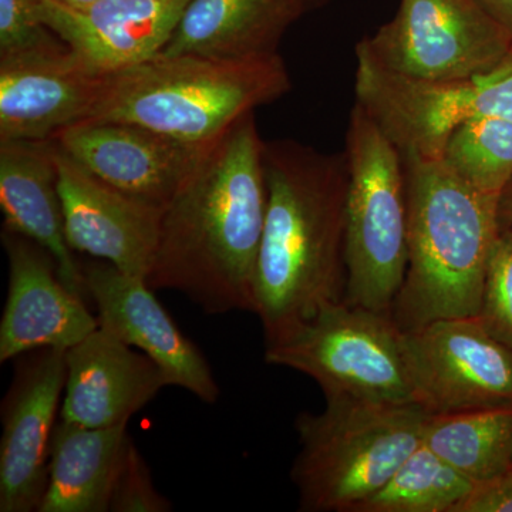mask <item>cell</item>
I'll return each instance as SVG.
<instances>
[{
  "instance_id": "9c48e42d",
  "label": "cell",
  "mask_w": 512,
  "mask_h": 512,
  "mask_svg": "<svg viewBox=\"0 0 512 512\" xmlns=\"http://www.w3.org/2000/svg\"><path fill=\"white\" fill-rule=\"evenodd\" d=\"M359 45L389 72L453 82L490 74L512 55V35L476 0H400Z\"/></svg>"
},
{
  "instance_id": "83f0119b",
  "label": "cell",
  "mask_w": 512,
  "mask_h": 512,
  "mask_svg": "<svg viewBox=\"0 0 512 512\" xmlns=\"http://www.w3.org/2000/svg\"><path fill=\"white\" fill-rule=\"evenodd\" d=\"M460 512H512V466L500 477L477 487Z\"/></svg>"
},
{
  "instance_id": "d4e9b609",
  "label": "cell",
  "mask_w": 512,
  "mask_h": 512,
  "mask_svg": "<svg viewBox=\"0 0 512 512\" xmlns=\"http://www.w3.org/2000/svg\"><path fill=\"white\" fill-rule=\"evenodd\" d=\"M478 318L512 348V232L500 229L488 258Z\"/></svg>"
},
{
  "instance_id": "7c38bea8",
  "label": "cell",
  "mask_w": 512,
  "mask_h": 512,
  "mask_svg": "<svg viewBox=\"0 0 512 512\" xmlns=\"http://www.w3.org/2000/svg\"><path fill=\"white\" fill-rule=\"evenodd\" d=\"M67 350L18 357L2 404L0 512L39 511L49 481L50 448L62 409Z\"/></svg>"
},
{
  "instance_id": "f546056e",
  "label": "cell",
  "mask_w": 512,
  "mask_h": 512,
  "mask_svg": "<svg viewBox=\"0 0 512 512\" xmlns=\"http://www.w3.org/2000/svg\"><path fill=\"white\" fill-rule=\"evenodd\" d=\"M498 225L503 231L512 232V181L498 198Z\"/></svg>"
},
{
  "instance_id": "52a82bcc",
  "label": "cell",
  "mask_w": 512,
  "mask_h": 512,
  "mask_svg": "<svg viewBox=\"0 0 512 512\" xmlns=\"http://www.w3.org/2000/svg\"><path fill=\"white\" fill-rule=\"evenodd\" d=\"M265 362L311 377L326 400L417 403L392 315L343 301L265 339Z\"/></svg>"
},
{
  "instance_id": "44dd1931",
  "label": "cell",
  "mask_w": 512,
  "mask_h": 512,
  "mask_svg": "<svg viewBox=\"0 0 512 512\" xmlns=\"http://www.w3.org/2000/svg\"><path fill=\"white\" fill-rule=\"evenodd\" d=\"M127 426L96 429L60 420L50 448L49 481L37 512H110L133 443Z\"/></svg>"
},
{
  "instance_id": "6da1fadb",
  "label": "cell",
  "mask_w": 512,
  "mask_h": 512,
  "mask_svg": "<svg viewBox=\"0 0 512 512\" xmlns=\"http://www.w3.org/2000/svg\"><path fill=\"white\" fill-rule=\"evenodd\" d=\"M264 150L255 111L207 147L164 207L151 289L183 293L207 315L254 313L268 205Z\"/></svg>"
},
{
  "instance_id": "484cf974",
  "label": "cell",
  "mask_w": 512,
  "mask_h": 512,
  "mask_svg": "<svg viewBox=\"0 0 512 512\" xmlns=\"http://www.w3.org/2000/svg\"><path fill=\"white\" fill-rule=\"evenodd\" d=\"M173 505L154 485L150 468L136 444L131 443L116 490L111 498L110 512H168Z\"/></svg>"
},
{
  "instance_id": "4dcf8cb0",
  "label": "cell",
  "mask_w": 512,
  "mask_h": 512,
  "mask_svg": "<svg viewBox=\"0 0 512 512\" xmlns=\"http://www.w3.org/2000/svg\"><path fill=\"white\" fill-rule=\"evenodd\" d=\"M52 2L70 6V8H82V6L90 5V3L96 2V0H52Z\"/></svg>"
},
{
  "instance_id": "4316f807",
  "label": "cell",
  "mask_w": 512,
  "mask_h": 512,
  "mask_svg": "<svg viewBox=\"0 0 512 512\" xmlns=\"http://www.w3.org/2000/svg\"><path fill=\"white\" fill-rule=\"evenodd\" d=\"M53 36L37 16L35 0H0V55L40 45Z\"/></svg>"
},
{
  "instance_id": "ba28073f",
  "label": "cell",
  "mask_w": 512,
  "mask_h": 512,
  "mask_svg": "<svg viewBox=\"0 0 512 512\" xmlns=\"http://www.w3.org/2000/svg\"><path fill=\"white\" fill-rule=\"evenodd\" d=\"M355 92L400 153L441 158L448 137L468 121H512V55L485 76L429 82L389 72L357 43Z\"/></svg>"
},
{
  "instance_id": "8fae6325",
  "label": "cell",
  "mask_w": 512,
  "mask_h": 512,
  "mask_svg": "<svg viewBox=\"0 0 512 512\" xmlns=\"http://www.w3.org/2000/svg\"><path fill=\"white\" fill-rule=\"evenodd\" d=\"M104 82L56 35L0 55V141L52 140L90 119Z\"/></svg>"
},
{
  "instance_id": "5b68a950",
  "label": "cell",
  "mask_w": 512,
  "mask_h": 512,
  "mask_svg": "<svg viewBox=\"0 0 512 512\" xmlns=\"http://www.w3.org/2000/svg\"><path fill=\"white\" fill-rule=\"evenodd\" d=\"M430 413L419 403L326 400L296 417L298 456L291 478L302 512H353L420 446Z\"/></svg>"
},
{
  "instance_id": "5bb4252c",
  "label": "cell",
  "mask_w": 512,
  "mask_h": 512,
  "mask_svg": "<svg viewBox=\"0 0 512 512\" xmlns=\"http://www.w3.org/2000/svg\"><path fill=\"white\" fill-rule=\"evenodd\" d=\"M83 275L96 303L99 328L150 357L168 386L181 387L204 403L217 402L221 390L207 359L171 319L146 279L107 262L83 266Z\"/></svg>"
},
{
  "instance_id": "7402d4cb",
  "label": "cell",
  "mask_w": 512,
  "mask_h": 512,
  "mask_svg": "<svg viewBox=\"0 0 512 512\" xmlns=\"http://www.w3.org/2000/svg\"><path fill=\"white\" fill-rule=\"evenodd\" d=\"M421 443L480 487L512 466V409L430 414Z\"/></svg>"
},
{
  "instance_id": "2e32d148",
  "label": "cell",
  "mask_w": 512,
  "mask_h": 512,
  "mask_svg": "<svg viewBox=\"0 0 512 512\" xmlns=\"http://www.w3.org/2000/svg\"><path fill=\"white\" fill-rule=\"evenodd\" d=\"M52 140L104 183L151 204L165 205L210 144L177 140L123 121L84 120Z\"/></svg>"
},
{
  "instance_id": "ffe728a7",
  "label": "cell",
  "mask_w": 512,
  "mask_h": 512,
  "mask_svg": "<svg viewBox=\"0 0 512 512\" xmlns=\"http://www.w3.org/2000/svg\"><path fill=\"white\" fill-rule=\"evenodd\" d=\"M303 13L301 0H191L161 55L222 60L274 55Z\"/></svg>"
},
{
  "instance_id": "30bf717a",
  "label": "cell",
  "mask_w": 512,
  "mask_h": 512,
  "mask_svg": "<svg viewBox=\"0 0 512 512\" xmlns=\"http://www.w3.org/2000/svg\"><path fill=\"white\" fill-rule=\"evenodd\" d=\"M417 403L430 414L512 409V348L477 316L403 330Z\"/></svg>"
},
{
  "instance_id": "1f68e13d",
  "label": "cell",
  "mask_w": 512,
  "mask_h": 512,
  "mask_svg": "<svg viewBox=\"0 0 512 512\" xmlns=\"http://www.w3.org/2000/svg\"><path fill=\"white\" fill-rule=\"evenodd\" d=\"M326 2H328V0H301L306 12H308V10L319 8V6L325 5Z\"/></svg>"
},
{
  "instance_id": "d6986e66",
  "label": "cell",
  "mask_w": 512,
  "mask_h": 512,
  "mask_svg": "<svg viewBox=\"0 0 512 512\" xmlns=\"http://www.w3.org/2000/svg\"><path fill=\"white\" fill-rule=\"evenodd\" d=\"M0 208L5 229L45 248L55 258L64 285L89 301L83 266L64 232L55 141H0Z\"/></svg>"
},
{
  "instance_id": "277c9868",
  "label": "cell",
  "mask_w": 512,
  "mask_h": 512,
  "mask_svg": "<svg viewBox=\"0 0 512 512\" xmlns=\"http://www.w3.org/2000/svg\"><path fill=\"white\" fill-rule=\"evenodd\" d=\"M279 53L222 60L158 53L107 74L87 120L138 124L192 144H210L245 114L291 92Z\"/></svg>"
},
{
  "instance_id": "8992f818",
  "label": "cell",
  "mask_w": 512,
  "mask_h": 512,
  "mask_svg": "<svg viewBox=\"0 0 512 512\" xmlns=\"http://www.w3.org/2000/svg\"><path fill=\"white\" fill-rule=\"evenodd\" d=\"M345 301L389 313L409 261L402 153L360 104L346 133Z\"/></svg>"
},
{
  "instance_id": "7a4b0ae2",
  "label": "cell",
  "mask_w": 512,
  "mask_h": 512,
  "mask_svg": "<svg viewBox=\"0 0 512 512\" xmlns=\"http://www.w3.org/2000/svg\"><path fill=\"white\" fill-rule=\"evenodd\" d=\"M268 205L254 313L265 339L345 299L348 161L295 140L265 143Z\"/></svg>"
},
{
  "instance_id": "e0dca14e",
  "label": "cell",
  "mask_w": 512,
  "mask_h": 512,
  "mask_svg": "<svg viewBox=\"0 0 512 512\" xmlns=\"http://www.w3.org/2000/svg\"><path fill=\"white\" fill-rule=\"evenodd\" d=\"M191 0H96L70 8L35 0L39 19L83 62L113 74L163 52Z\"/></svg>"
},
{
  "instance_id": "9a60e30c",
  "label": "cell",
  "mask_w": 512,
  "mask_h": 512,
  "mask_svg": "<svg viewBox=\"0 0 512 512\" xmlns=\"http://www.w3.org/2000/svg\"><path fill=\"white\" fill-rule=\"evenodd\" d=\"M2 244L9 284L0 320V363L39 349L69 350L99 329V319L64 285L45 248L5 228Z\"/></svg>"
},
{
  "instance_id": "f1b7e54d",
  "label": "cell",
  "mask_w": 512,
  "mask_h": 512,
  "mask_svg": "<svg viewBox=\"0 0 512 512\" xmlns=\"http://www.w3.org/2000/svg\"><path fill=\"white\" fill-rule=\"evenodd\" d=\"M512 35V0H476Z\"/></svg>"
},
{
  "instance_id": "4fadbf2b",
  "label": "cell",
  "mask_w": 512,
  "mask_h": 512,
  "mask_svg": "<svg viewBox=\"0 0 512 512\" xmlns=\"http://www.w3.org/2000/svg\"><path fill=\"white\" fill-rule=\"evenodd\" d=\"M56 163L69 247L116 266L124 274L147 279L164 207L104 183L57 144Z\"/></svg>"
},
{
  "instance_id": "3957f363",
  "label": "cell",
  "mask_w": 512,
  "mask_h": 512,
  "mask_svg": "<svg viewBox=\"0 0 512 512\" xmlns=\"http://www.w3.org/2000/svg\"><path fill=\"white\" fill-rule=\"evenodd\" d=\"M402 157L409 261L390 315L402 330L477 316L488 258L500 234V197L471 187L441 158Z\"/></svg>"
},
{
  "instance_id": "ac0fdd59",
  "label": "cell",
  "mask_w": 512,
  "mask_h": 512,
  "mask_svg": "<svg viewBox=\"0 0 512 512\" xmlns=\"http://www.w3.org/2000/svg\"><path fill=\"white\" fill-rule=\"evenodd\" d=\"M66 363L60 420L83 427L128 423L168 386L150 357L101 328L67 350Z\"/></svg>"
},
{
  "instance_id": "cb8c5ba5",
  "label": "cell",
  "mask_w": 512,
  "mask_h": 512,
  "mask_svg": "<svg viewBox=\"0 0 512 512\" xmlns=\"http://www.w3.org/2000/svg\"><path fill=\"white\" fill-rule=\"evenodd\" d=\"M441 160L471 187L500 197L512 181V121H468L448 137Z\"/></svg>"
},
{
  "instance_id": "603a6c76",
  "label": "cell",
  "mask_w": 512,
  "mask_h": 512,
  "mask_svg": "<svg viewBox=\"0 0 512 512\" xmlns=\"http://www.w3.org/2000/svg\"><path fill=\"white\" fill-rule=\"evenodd\" d=\"M476 488L420 443L390 480L353 512H460Z\"/></svg>"
}]
</instances>
